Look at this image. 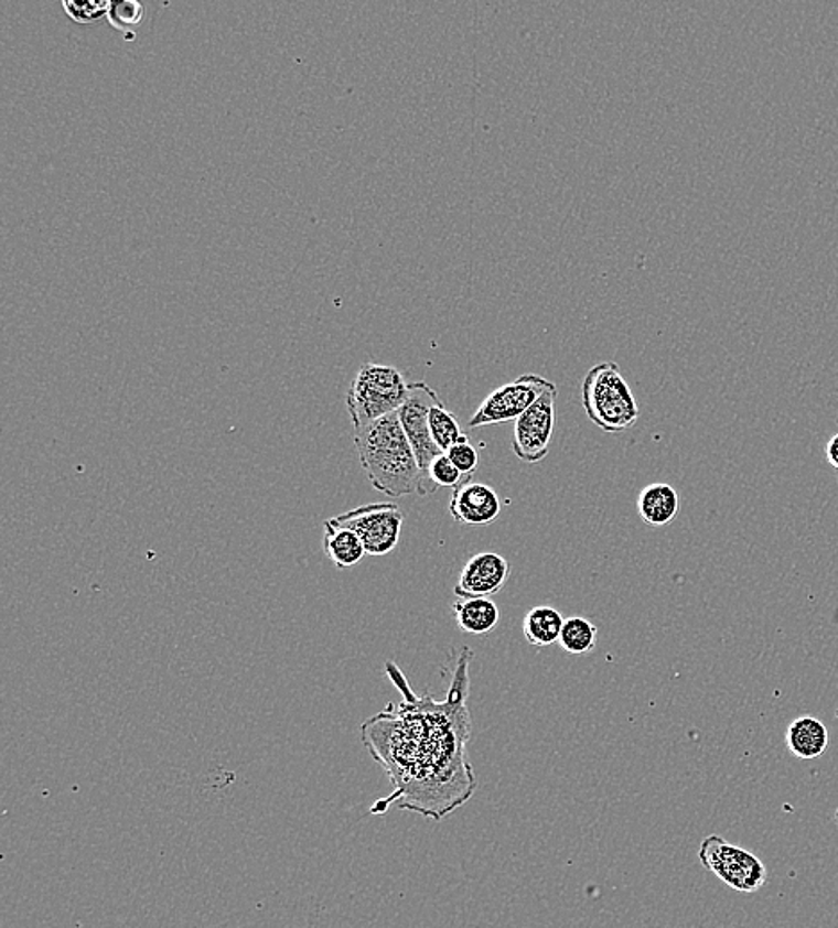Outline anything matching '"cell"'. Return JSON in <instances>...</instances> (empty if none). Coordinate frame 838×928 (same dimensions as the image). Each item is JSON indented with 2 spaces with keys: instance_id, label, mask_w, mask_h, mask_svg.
Here are the masks:
<instances>
[{
  "instance_id": "cell-12",
  "label": "cell",
  "mask_w": 838,
  "mask_h": 928,
  "mask_svg": "<svg viewBox=\"0 0 838 928\" xmlns=\"http://www.w3.org/2000/svg\"><path fill=\"white\" fill-rule=\"evenodd\" d=\"M642 521L649 527L669 526L679 512L678 492L670 484H649L642 489L636 500Z\"/></svg>"
},
{
  "instance_id": "cell-18",
  "label": "cell",
  "mask_w": 838,
  "mask_h": 928,
  "mask_svg": "<svg viewBox=\"0 0 838 928\" xmlns=\"http://www.w3.org/2000/svg\"><path fill=\"white\" fill-rule=\"evenodd\" d=\"M429 429H431V436H433L434 443H437V446H439L443 454L451 446L460 443V441L466 440V434L462 431V427L458 423L456 418H454V414L449 413L442 402L437 403L431 409V413H429Z\"/></svg>"
},
{
  "instance_id": "cell-14",
  "label": "cell",
  "mask_w": 838,
  "mask_h": 928,
  "mask_svg": "<svg viewBox=\"0 0 838 928\" xmlns=\"http://www.w3.org/2000/svg\"><path fill=\"white\" fill-rule=\"evenodd\" d=\"M322 547H324V553L330 558L331 563L340 570L358 564L367 553L358 535L351 529L339 526L333 518L324 521Z\"/></svg>"
},
{
  "instance_id": "cell-15",
  "label": "cell",
  "mask_w": 838,
  "mask_h": 928,
  "mask_svg": "<svg viewBox=\"0 0 838 928\" xmlns=\"http://www.w3.org/2000/svg\"><path fill=\"white\" fill-rule=\"evenodd\" d=\"M452 611L462 633L480 636L492 633L499 625V607L491 598H458Z\"/></svg>"
},
{
  "instance_id": "cell-21",
  "label": "cell",
  "mask_w": 838,
  "mask_h": 928,
  "mask_svg": "<svg viewBox=\"0 0 838 928\" xmlns=\"http://www.w3.org/2000/svg\"><path fill=\"white\" fill-rule=\"evenodd\" d=\"M143 14H146V8L137 0H120V2H111L108 20L117 31L128 33L142 22Z\"/></svg>"
},
{
  "instance_id": "cell-2",
  "label": "cell",
  "mask_w": 838,
  "mask_h": 928,
  "mask_svg": "<svg viewBox=\"0 0 838 928\" xmlns=\"http://www.w3.org/2000/svg\"><path fill=\"white\" fill-rule=\"evenodd\" d=\"M354 445L368 481L383 495L428 497L437 492L420 470L397 413L354 431Z\"/></svg>"
},
{
  "instance_id": "cell-10",
  "label": "cell",
  "mask_w": 838,
  "mask_h": 928,
  "mask_svg": "<svg viewBox=\"0 0 838 928\" xmlns=\"http://www.w3.org/2000/svg\"><path fill=\"white\" fill-rule=\"evenodd\" d=\"M509 573L512 568L508 561L499 553H476L463 566L454 586V595L458 598H492L506 586Z\"/></svg>"
},
{
  "instance_id": "cell-22",
  "label": "cell",
  "mask_w": 838,
  "mask_h": 928,
  "mask_svg": "<svg viewBox=\"0 0 838 928\" xmlns=\"http://www.w3.org/2000/svg\"><path fill=\"white\" fill-rule=\"evenodd\" d=\"M451 463L456 466L463 475L466 477H472V474L476 472L477 466H480V455H477L476 449L469 443V438L466 440L460 441L456 445L451 446L448 452H445Z\"/></svg>"
},
{
  "instance_id": "cell-16",
  "label": "cell",
  "mask_w": 838,
  "mask_h": 928,
  "mask_svg": "<svg viewBox=\"0 0 838 928\" xmlns=\"http://www.w3.org/2000/svg\"><path fill=\"white\" fill-rule=\"evenodd\" d=\"M566 619L560 611L551 605H538L526 613L523 622V633L531 647H551L560 641L561 628Z\"/></svg>"
},
{
  "instance_id": "cell-3",
  "label": "cell",
  "mask_w": 838,
  "mask_h": 928,
  "mask_svg": "<svg viewBox=\"0 0 838 928\" xmlns=\"http://www.w3.org/2000/svg\"><path fill=\"white\" fill-rule=\"evenodd\" d=\"M581 402L593 425L604 432H624L638 422V403L615 363L592 366L583 385Z\"/></svg>"
},
{
  "instance_id": "cell-6",
  "label": "cell",
  "mask_w": 838,
  "mask_h": 928,
  "mask_svg": "<svg viewBox=\"0 0 838 928\" xmlns=\"http://www.w3.org/2000/svg\"><path fill=\"white\" fill-rule=\"evenodd\" d=\"M333 520L356 532L368 555L382 558L399 544L405 512L394 503L368 504L335 516Z\"/></svg>"
},
{
  "instance_id": "cell-5",
  "label": "cell",
  "mask_w": 838,
  "mask_h": 928,
  "mask_svg": "<svg viewBox=\"0 0 838 928\" xmlns=\"http://www.w3.org/2000/svg\"><path fill=\"white\" fill-rule=\"evenodd\" d=\"M699 861L726 886L739 893H756L767 882V867L754 853L740 849L721 835L711 834L699 846Z\"/></svg>"
},
{
  "instance_id": "cell-7",
  "label": "cell",
  "mask_w": 838,
  "mask_h": 928,
  "mask_svg": "<svg viewBox=\"0 0 838 928\" xmlns=\"http://www.w3.org/2000/svg\"><path fill=\"white\" fill-rule=\"evenodd\" d=\"M555 382L537 376V374H524L512 382L494 389L480 408L474 411L471 420L466 423L469 429H481L486 425L512 422L523 417L533 403L542 397L546 389L551 388Z\"/></svg>"
},
{
  "instance_id": "cell-9",
  "label": "cell",
  "mask_w": 838,
  "mask_h": 928,
  "mask_svg": "<svg viewBox=\"0 0 838 928\" xmlns=\"http://www.w3.org/2000/svg\"><path fill=\"white\" fill-rule=\"evenodd\" d=\"M442 400L439 399V395L431 386H428V382L425 380L411 382L408 399L397 413L402 431L410 441L415 457L419 461L420 470L425 472L426 477H428L429 464L433 463L434 457L443 454L434 443L431 429H429V413Z\"/></svg>"
},
{
  "instance_id": "cell-24",
  "label": "cell",
  "mask_w": 838,
  "mask_h": 928,
  "mask_svg": "<svg viewBox=\"0 0 838 928\" xmlns=\"http://www.w3.org/2000/svg\"><path fill=\"white\" fill-rule=\"evenodd\" d=\"M835 821H837V826H838V809H837V811H835Z\"/></svg>"
},
{
  "instance_id": "cell-25",
  "label": "cell",
  "mask_w": 838,
  "mask_h": 928,
  "mask_svg": "<svg viewBox=\"0 0 838 928\" xmlns=\"http://www.w3.org/2000/svg\"><path fill=\"white\" fill-rule=\"evenodd\" d=\"M835 716H837V720H838V709H837V713H835Z\"/></svg>"
},
{
  "instance_id": "cell-8",
  "label": "cell",
  "mask_w": 838,
  "mask_h": 928,
  "mask_svg": "<svg viewBox=\"0 0 838 928\" xmlns=\"http://www.w3.org/2000/svg\"><path fill=\"white\" fill-rule=\"evenodd\" d=\"M558 388L544 391L531 408L515 420L512 451L523 463L535 464L546 460L556 425Z\"/></svg>"
},
{
  "instance_id": "cell-11",
  "label": "cell",
  "mask_w": 838,
  "mask_h": 928,
  "mask_svg": "<svg viewBox=\"0 0 838 928\" xmlns=\"http://www.w3.org/2000/svg\"><path fill=\"white\" fill-rule=\"evenodd\" d=\"M503 504L497 493L481 483H466L452 489L449 515L463 526H491L501 515Z\"/></svg>"
},
{
  "instance_id": "cell-23",
  "label": "cell",
  "mask_w": 838,
  "mask_h": 928,
  "mask_svg": "<svg viewBox=\"0 0 838 928\" xmlns=\"http://www.w3.org/2000/svg\"><path fill=\"white\" fill-rule=\"evenodd\" d=\"M826 460L838 472V434H835L826 445Z\"/></svg>"
},
{
  "instance_id": "cell-13",
  "label": "cell",
  "mask_w": 838,
  "mask_h": 928,
  "mask_svg": "<svg viewBox=\"0 0 838 928\" xmlns=\"http://www.w3.org/2000/svg\"><path fill=\"white\" fill-rule=\"evenodd\" d=\"M787 748L797 759H817L829 745V732L825 723L814 716L797 717L788 725Z\"/></svg>"
},
{
  "instance_id": "cell-19",
  "label": "cell",
  "mask_w": 838,
  "mask_h": 928,
  "mask_svg": "<svg viewBox=\"0 0 838 928\" xmlns=\"http://www.w3.org/2000/svg\"><path fill=\"white\" fill-rule=\"evenodd\" d=\"M428 478L437 489H456L463 484L471 483V477L463 475L445 454H440L439 457H434L433 463L429 464Z\"/></svg>"
},
{
  "instance_id": "cell-20",
  "label": "cell",
  "mask_w": 838,
  "mask_h": 928,
  "mask_svg": "<svg viewBox=\"0 0 838 928\" xmlns=\"http://www.w3.org/2000/svg\"><path fill=\"white\" fill-rule=\"evenodd\" d=\"M109 8H111V2L108 0H86V2L65 0L63 2V10L68 14V19L83 25L95 24L103 17H108Z\"/></svg>"
},
{
  "instance_id": "cell-1",
  "label": "cell",
  "mask_w": 838,
  "mask_h": 928,
  "mask_svg": "<svg viewBox=\"0 0 838 928\" xmlns=\"http://www.w3.org/2000/svg\"><path fill=\"white\" fill-rule=\"evenodd\" d=\"M472 657L471 648L458 654L443 700L417 697L399 668L388 662V677L402 693V702L390 703L362 727L363 745L396 788L390 797L382 798V812L396 806L440 821L476 792V775L466 755L472 737L466 708Z\"/></svg>"
},
{
  "instance_id": "cell-17",
  "label": "cell",
  "mask_w": 838,
  "mask_h": 928,
  "mask_svg": "<svg viewBox=\"0 0 838 928\" xmlns=\"http://www.w3.org/2000/svg\"><path fill=\"white\" fill-rule=\"evenodd\" d=\"M558 645L572 656L593 652L598 645V627L583 616H570L561 628Z\"/></svg>"
},
{
  "instance_id": "cell-4",
  "label": "cell",
  "mask_w": 838,
  "mask_h": 928,
  "mask_svg": "<svg viewBox=\"0 0 838 928\" xmlns=\"http://www.w3.org/2000/svg\"><path fill=\"white\" fill-rule=\"evenodd\" d=\"M410 393V385L396 366L365 363L347 391V411L354 431L399 413Z\"/></svg>"
}]
</instances>
